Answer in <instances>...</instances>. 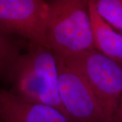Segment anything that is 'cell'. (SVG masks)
<instances>
[{
    "label": "cell",
    "mask_w": 122,
    "mask_h": 122,
    "mask_svg": "<svg viewBox=\"0 0 122 122\" xmlns=\"http://www.w3.org/2000/svg\"><path fill=\"white\" fill-rule=\"evenodd\" d=\"M55 58L59 96L67 117L71 122H105L96 97L82 74L56 55Z\"/></svg>",
    "instance_id": "obj_5"
},
{
    "label": "cell",
    "mask_w": 122,
    "mask_h": 122,
    "mask_svg": "<svg viewBox=\"0 0 122 122\" xmlns=\"http://www.w3.org/2000/svg\"><path fill=\"white\" fill-rule=\"evenodd\" d=\"M46 48L67 56L94 50L88 0L50 1Z\"/></svg>",
    "instance_id": "obj_2"
},
{
    "label": "cell",
    "mask_w": 122,
    "mask_h": 122,
    "mask_svg": "<svg viewBox=\"0 0 122 122\" xmlns=\"http://www.w3.org/2000/svg\"><path fill=\"white\" fill-rule=\"evenodd\" d=\"M88 10L94 35V48L109 58L122 64V35L100 17L95 0H88Z\"/></svg>",
    "instance_id": "obj_7"
},
{
    "label": "cell",
    "mask_w": 122,
    "mask_h": 122,
    "mask_svg": "<svg viewBox=\"0 0 122 122\" xmlns=\"http://www.w3.org/2000/svg\"><path fill=\"white\" fill-rule=\"evenodd\" d=\"M113 122H122V96L118 105L117 110L115 115Z\"/></svg>",
    "instance_id": "obj_10"
},
{
    "label": "cell",
    "mask_w": 122,
    "mask_h": 122,
    "mask_svg": "<svg viewBox=\"0 0 122 122\" xmlns=\"http://www.w3.org/2000/svg\"><path fill=\"white\" fill-rule=\"evenodd\" d=\"M54 54L82 74L96 97L105 122H113L122 96V64L96 49L67 56Z\"/></svg>",
    "instance_id": "obj_3"
},
{
    "label": "cell",
    "mask_w": 122,
    "mask_h": 122,
    "mask_svg": "<svg viewBox=\"0 0 122 122\" xmlns=\"http://www.w3.org/2000/svg\"><path fill=\"white\" fill-rule=\"evenodd\" d=\"M20 55L18 44L0 30V73H6Z\"/></svg>",
    "instance_id": "obj_9"
},
{
    "label": "cell",
    "mask_w": 122,
    "mask_h": 122,
    "mask_svg": "<svg viewBox=\"0 0 122 122\" xmlns=\"http://www.w3.org/2000/svg\"><path fill=\"white\" fill-rule=\"evenodd\" d=\"M95 2L100 17L122 35V0H95Z\"/></svg>",
    "instance_id": "obj_8"
},
{
    "label": "cell",
    "mask_w": 122,
    "mask_h": 122,
    "mask_svg": "<svg viewBox=\"0 0 122 122\" xmlns=\"http://www.w3.org/2000/svg\"><path fill=\"white\" fill-rule=\"evenodd\" d=\"M49 14V1L0 0V30L8 35L21 36L31 46L46 48Z\"/></svg>",
    "instance_id": "obj_4"
},
{
    "label": "cell",
    "mask_w": 122,
    "mask_h": 122,
    "mask_svg": "<svg viewBox=\"0 0 122 122\" xmlns=\"http://www.w3.org/2000/svg\"><path fill=\"white\" fill-rule=\"evenodd\" d=\"M0 122H71L58 109L0 88Z\"/></svg>",
    "instance_id": "obj_6"
},
{
    "label": "cell",
    "mask_w": 122,
    "mask_h": 122,
    "mask_svg": "<svg viewBox=\"0 0 122 122\" xmlns=\"http://www.w3.org/2000/svg\"><path fill=\"white\" fill-rule=\"evenodd\" d=\"M6 73L14 94L31 102L54 107L67 117L59 96L56 61L52 50L29 46V52L20 55Z\"/></svg>",
    "instance_id": "obj_1"
}]
</instances>
